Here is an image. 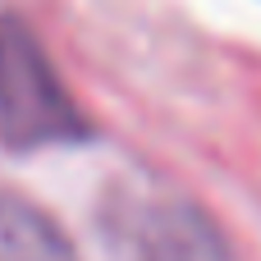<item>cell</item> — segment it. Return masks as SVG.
Masks as SVG:
<instances>
[{
	"label": "cell",
	"instance_id": "cell-1",
	"mask_svg": "<svg viewBox=\"0 0 261 261\" xmlns=\"http://www.w3.org/2000/svg\"><path fill=\"white\" fill-rule=\"evenodd\" d=\"M0 138L14 151L87 142L92 124L18 14H0Z\"/></svg>",
	"mask_w": 261,
	"mask_h": 261
},
{
	"label": "cell",
	"instance_id": "cell-3",
	"mask_svg": "<svg viewBox=\"0 0 261 261\" xmlns=\"http://www.w3.org/2000/svg\"><path fill=\"white\" fill-rule=\"evenodd\" d=\"M0 261H78V252L41 206L0 193Z\"/></svg>",
	"mask_w": 261,
	"mask_h": 261
},
{
	"label": "cell",
	"instance_id": "cell-2",
	"mask_svg": "<svg viewBox=\"0 0 261 261\" xmlns=\"http://www.w3.org/2000/svg\"><path fill=\"white\" fill-rule=\"evenodd\" d=\"M119 261H234L216 220L184 197H128L106 211Z\"/></svg>",
	"mask_w": 261,
	"mask_h": 261
}]
</instances>
